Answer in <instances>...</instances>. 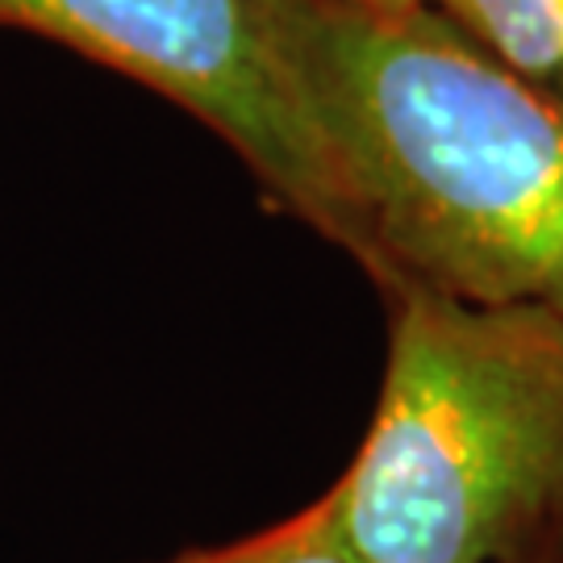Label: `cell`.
Returning a JSON list of instances; mask_svg holds the SVG:
<instances>
[{
	"label": "cell",
	"instance_id": "6da1fadb",
	"mask_svg": "<svg viewBox=\"0 0 563 563\" xmlns=\"http://www.w3.org/2000/svg\"><path fill=\"white\" fill-rule=\"evenodd\" d=\"M288 38L360 205L363 272L563 318V104L430 4L297 0Z\"/></svg>",
	"mask_w": 563,
	"mask_h": 563
},
{
	"label": "cell",
	"instance_id": "7a4b0ae2",
	"mask_svg": "<svg viewBox=\"0 0 563 563\" xmlns=\"http://www.w3.org/2000/svg\"><path fill=\"white\" fill-rule=\"evenodd\" d=\"M380 401L325 488L360 563H563V318L388 288Z\"/></svg>",
	"mask_w": 563,
	"mask_h": 563
},
{
	"label": "cell",
	"instance_id": "3957f363",
	"mask_svg": "<svg viewBox=\"0 0 563 563\" xmlns=\"http://www.w3.org/2000/svg\"><path fill=\"white\" fill-rule=\"evenodd\" d=\"M297 0H0L30 30L201 118L272 201L367 267V230L292 59Z\"/></svg>",
	"mask_w": 563,
	"mask_h": 563
},
{
	"label": "cell",
	"instance_id": "277c9868",
	"mask_svg": "<svg viewBox=\"0 0 563 563\" xmlns=\"http://www.w3.org/2000/svg\"><path fill=\"white\" fill-rule=\"evenodd\" d=\"M463 38L563 104V0H434Z\"/></svg>",
	"mask_w": 563,
	"mask_h": 563
},
{
	"label": "cell",
	"instance_id": "5b68a950",
	"mask_svg": "<svg viewBox=\"0 0 563 563\" xmlns=\"http://www.w3.org/2000/svg\"><path fill=\"white\" fill-rule=\"evenodd\" d=\"M163 563H360V555L346 547L334 518L330 497L297 509L292 518L267 526L260 534H246L239 543L180 551Z\"/></svg>",
	"mask_w": 563,
	"mask_h": 563
},
{
	"label": "cell",
	"instance_id": "8992f818",
	"mask_svg": "<svg viewBox=\"0 0 563 563\" xmlns=\"http://www.w3.org/2000/svg\"><path fill=\"white\" fill-rule=\"evenodd\" d=\"M351 4L376 9V13H409V9H426V4H434V0H351Z\"/></svg>",
	"mask_w": 563,
	"mask_h": 563
}]
</instances>
